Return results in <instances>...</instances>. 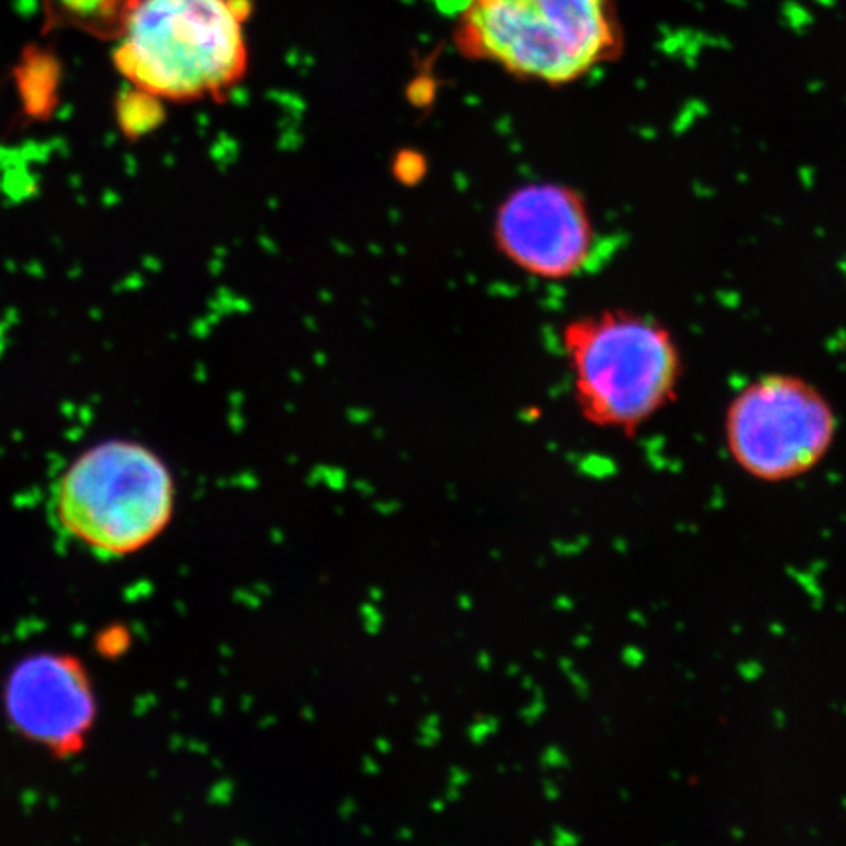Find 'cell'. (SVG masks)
<instances>
[{
    "mask_svg": "<svg viewBox=\"0 0 846 846\" xmlns=\"http://www.w3.org/2000/svg\"><path fill=\"white\" fill-rule=\"evenodd\" d=\"M562 351L582 414L621 431H633L670 404L684 369L672 331L627 308L570 320Z\"/></svg>",
    "mask_w": 846,
    "mask_h": 846,
    "instance_id": "3957f363",
    "label": "cell"
},
{
    "mask_svg": "<svg viewBox=\"0 0 846 846\" xmlns=\"http://www.w3.org/2000/svg\"><path fill=\"white\" fill-rule=\"evenodd\" d=\"M492 241L521 272L559 282L590 262L596 224L582 192L555 180H535L514 188L496 206Z\"/></svg>",
    "mask_w": 846,
    "mask_h": 846,
    "instance_id": "8992f818",
    "label": "cell"
},
{
    "mask_svg": "<svg viewBox=\"0 0 846 846\" xmlns=\"http://www.w3.org/2000/svg\"><path fill=\"white\" fill-rule=\"evenodd\" d=\"M126 4L127 0H47V16L55 24L114 40Z\"/></svg>",
    "mask_w": 846,
    "mask_h": 846,
    "instance_id": "ba28073f",
    "label": "cell"
},
{
    "mask_svg": "<svg viewBox=\"0 0 846 846\" xmlns=\"http://www.w3.org/2000/svg\"><path fill=\"white\" fill-rule=\"evenodd\" d=\"M8 707L18 727L47 743L73 738L91 717L83 678L57 659L25 662L10 682Z\"/></svg>",
    "mask_w": 846,
    "mask_h": 846,
    "instance_id": "52a82bcc",
    "label": "cell"
},
{
    "mask_svg": "<svg viewBox=\"0 0 846 846\" xmlns=\"http://www.w3.org/2000/svg\"><path fill=\"white\" fill-rule=\"evenodd\" d=\"M453 42L468 61L567 86L618 59L623 30L615 0H468Z\"/></svg>",
    "mask_w": 846,
    "mask_h": 846,
    "instance_id": "7a4b0ae2",
    "label": "cell"
},
{
    "mask_svg": "<svg viewBox=\"0 0 846 846\" xmlns=\"http://www.w3.org/2000/svg\"><path fill=\"white\" fill-rule=\"evenodd\" d=\"M837 433L827 396L794 374H764L736 394L725 415L731 457L745 473L782 482L811 470Z\"/></svg>",
    "mask_w": 846,
    "mask_h": 846,
    "instance_id": "5b68a950",
    "label": "cell"
},
{
    "mask_svg": "<svg viewBox=\"0 0 846 846\" xmlns=\"http://www.w3.org/2000/svg\"><path fill=\"white\" fill-rule=\"evenodd\" d=\"M251 0H127L112 59L139 94L220 102L249 71Z\"/></svg>",
    "mask_w": 846,
    "mask_h": 846,
    "instance_id": "6da1fadb",
    "label": "cell"
},
{
    "mask_svg": "<svg viewBox=\"0 0 846 846\" xmlns=\"http://www.w3.org/2000/svg\"><path fill=\"white\" fill-rule=\"evenodd\" d=\"M175 486L167 465L136 441H104L69 466L53 492L61 529L102 557H124L169 525Z\"/></svg>",
    "mask_w": 846,
    "mask_h": 846,
    "instance_id": "277c9868",
    "label": "cell"
}]
</instances>
